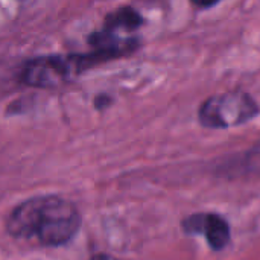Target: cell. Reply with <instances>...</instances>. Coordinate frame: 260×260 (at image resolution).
Listing matches in <instances>:
<instances>
[{
	"label": "cell",
	"instance_id": "cell-2",
	"mask_svg": "<svg viewBox=\"0 0 260 260\" xmlns=\"http://www.w3.org/2000/svg\"><path fill=\"white\" fill-rule=\"evenodd\" d=\"M105 61L107 59L94 49L87 53L44 55L27 61L21 72V78L32 87H56Z\"/></svg>",
	"mask_w": 260,
	"mask_h": 260
},
{
	"label": "cell",
	"instance_id": "cell-7",
	"mask_svg": "<svg viewBox=\"0 0 260 260\" xmlns=\"http://www.w3.org/2000/svg\"><path fill=\"white\" fill-rule=\"evenodd\" d=\"M90 260H116L114 257H111V256H108V254H96V256H93Z\"/></svg>",
	"mask_w": 260,
	"mask_h": 260
},
{
	"label": "cell",
	"instance_id": "cell-4",
	"mask_svg": "<svg viewBox=\"0 0 260 260\" xmlns=\"http://www.w3.org/2000/svg\"><path fill=\"white\" fill-rule=\"evenodd\" d=\"M183 229L192 235H203L213 250H222L230 242L229 222L216 213H195L183 221Z\"/></svg>",
	"mask_w": 260,
	"mask_h": 260
},
{
	"label": "cell",
	"instance_id": "cell-5",
	"mask_svg": "<svg viewBox=\"0 0 260 260\" xmlns=\"http://www.w3.org/2000/svg\"><path fill=\"white\" fill-rule=\"evenodd\" d=\"M197 8H201V9H207V8H213L216 6L219 2L222 0H190Z\"/></svg>",
	"mask_w": 260,
	"mask_h": 260
},
{
	"label": "cell",
	"instance_id": "cell-1",
	"mask_svg": "<svg viewBox=\"0 0 260 260\" xmlns=\"http://www.w3.org/2000/svg\"><path fill=\"white\" fill-rule=\"evenodd\" d=\"M81 227V215L70 201L53 197H35L20 203L6 222L8 233L21 241L43 247L69 242Z\"/></svg>",
	"mask_w": 260,
	"mask_h": 260
},
{
	"label": "cell",
	"instance_id": "cell-6",
	"mask_svg": "<svg viewBox=\"0 0 260 260\" xmlns=\"http://www.w3.org/2000/svg\"><path fill=\"white\" fill-rule=\"evenodd\" d=\"M110 102H111V99H110V96H96V99H94V105H96V108L98 110H104L105 107H108L110 105Z\"/></svg>",
	"mask_w": 260,
	"mask_h": 260
},
{
	"label": "cell",
	"instance_id": "cell-3",
	"mask_svg": "<svg viewBox=\"0 0 260 260\" xmlns=\"http://www.w3.org/2000/svg\"><path fill=\"white\" fill-rule=\"evenodd\" d=\"M259 114L254 98L245 91H227L212 96L198 110V120L204 128L227 129L248 123Z\"/></svg>",
	"mask_w": 260,
	"mask_h": 260
}]
</instances>
